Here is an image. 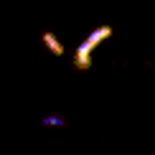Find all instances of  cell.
<instances>
[{
    "label": "cell",
    "mask_w": 155,
    "mask_h": 155,
    "mask_svg": "<svg viewBox=\"0 0 155 155\" xmlns=\"http://www.w3.org/2000/svg\"><path fill=\"white\" fill-rule=\"evenodd\" d=\"M92 46H89L87 41L79 43V48L74 51V69H79V71H87L89 66H92Z\"/></svg>",
    "instance_id": "obj_1"
},
{
    "label": "cell",
    "mask_w": 155,
    "mask_h": 155,
    "mask_svg": "<svg viewBox=\"0 0 155 155\" xmlns=\"http://www.w3.org/2000/svg\"><path fill=\"white\" fill-rule=\"evenodd\" d=\"M109 36H112V28H109V25H99V28H94L92 33H89L87 43H89V46H92V48H97V46H99L102 41H107Z\"/></svg>",
    "instance_id": "obj_2"
},
{
    "label": "cell",
    "mask_w": 155,
    "mask_h": 155,
    "mask_svg": "<svg viewBox=\"0 0 155 155\" xmlns=\"http://www.w3.org/2000/svg\"><path fill=\"white\" fill-rule=\"evenodd\" d=\"M41 41H43V46H46L54 56H64V43H59V38H56L54 33H48V31H46V33L41 36Z\"/></svg>",
    "instance_id": "obj_3"
},
{
    "label": "cell",
    "mask_w": 155,
    "mask_h": 155,
    "mask_svg": "<svg viewBox=\"0 0 155 155\" xmlns=\"http://www.w3.org/2000/svg\"><path fill=\"white\" fill-rule=\"evenodd\" d=\"M41 125H46V127H64V125H66V120L59 117V114H46V117L41 120Z\"/></svg>",
    "instance_id": "obj_4"
}]
</instances>
